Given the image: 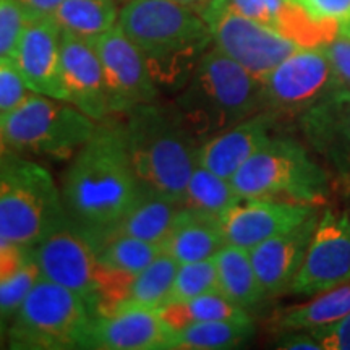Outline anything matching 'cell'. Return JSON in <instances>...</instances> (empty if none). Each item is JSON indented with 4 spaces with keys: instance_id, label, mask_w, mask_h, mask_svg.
I'll return each instance as SVG.
<instances>
[{
    "instance_id": "obj_1",
    "label": "cell",
    "mask_w": 350,
    "mask_h": 350,
    "mask_svg": "<svg viewBox=\"0 0 350 350\" xmlns=\"http://www.w3.org/2000/svg\"><path fill=\"white\" fill-rule=\"evenodd\" d=\"M120 117L98 122L93 137L72 157L62 175L60 195L65 216L93 240L96 248L143 195Z\"/></svg>"
},
{
    "instance_id": "obj_2",
    "label": "cell",
    "mask_w": 350,
    "mask_h": 350,
    "mask_svg": "<svg viewBox=\"0 0 350 350\" xmlns=\"http://www.w3.org/2000/svg\"><path fill=\"white\" fill-rule=\"evenodd\" d=\"M117 25L142 52L161 91H180L213 42L203 16L172 0H129Z\"/></svg>"
},
{
    "instance_id": "obj_3",
    "label": "cell",
    "mask_w": 350,
    "mask_h": 350,
    "mask_svg": "<svg viewBox=\"0 0 350 350\" xmlns=\"http://www.w3.org/2000/svg\"><path fill=\"white\" fill-rule=\"evenodd\" d=\"M120 120L131 165L144 190L180 201L198 165L201 142L174 100L143 104Z\"/></svg>"
},
{
    "instance_id": "obj_4",
    "label": "cell",
    "mask_w": 350,
    "mask_h": 350,
    "mask_svg": "<svg viewBox=\"0 0 350 350\" xmlns=\"http://www.w3.org/2000/svg\"><path fill=\"white\" fill-rule=\"evenodd\" d=\"M174 103L200 142L265 111L262 83L216 46L204 52Z\"/></svg>"
},
{
    "instance_id": "obj_5",
    "label": "cell",
    "mask_w": 350,
    "mask_h": 350,
    "mask_svg": "<svg viewBox=\"0 0 350 350\" xmlns=\"http://www.w3.org/2000/svg\"><path fill=\"white\" fill-rule=\"evenodd\" d=\"M242 198L319 206L329 196V177L304 144L278 137L265 143L232 177Z\"/></svg>"
},
{
    "instance_id": "obj_6",
    "label": "cell",
    "mask_w": 350,
    "mask_h": 350,
    "mask_svg": "<svg viewBox=\"0 0 350 350\" xmlns=\"http://www.w3.org/2000/svg\"><path fill=\"white\" fill-rule=\"evenodd\" d=\"M94 312L70 288L39 278L7 332L13 350L85 349Z\"/></svg>"
},
{
    "instance_id": "obj_7",
    "label": "cell",
    "mask_w": 350,
    "mask_h": 350,
    "mask_svg": "<svg viewBox=\"0 0 350 350\" xmlns=\"http://www.w3.org/2000/svg\"><path fill=\"white\" fill-rule=\"evenodd\" d=\"M64 217L60 187L44 165L12 157L0 164V237L31 250Z\"/></svg>"
},
{
    "instance_id": "obj_8",
    "label": "cell",
    "mask_w": 350,
    "mask_h": 350,
    "mask_svg": "<svg viewBox=\"0 0 350 350\" xmlns=\"http://www.w3.org/2000/svg\"><path fill=\"white\" fill-rule=\"evenodd\" d=\"M0 124L12 151L49 159H72L98 126L73 104L38 93L0 113Z\"/></svg>"
},
{
    "instance_id": "obj_9",
    "label": "cell",
    "mask_w": 350,
    "mask_h": 350,
    "mask_svg": "<svg viewBox=\"0 0 350 350\" xmlns=\"http://www.w3.org/2000/svg\"><path fill=\"white\" fill-rule=\"evenodd\" d=\"M200 15L206 21L214 46L261 83L282 60L300 49L278 29L242 15L229 0H211Z\"/></svg>"
},
{
    "instance_id": "obj_10",
    "label": "cell",
    "mask_w": 350,
    "mask_h": 350,
    "mask_svg": "<svg viewBox=\"0 0 350 350\" xmlns=\"http://www.w3.org/2000/svg\"><path fill=\"white\" fill-rule=\"evenodd\" d=\"M29 252L41 278L77 292L94 312L100 262L98 248L85 232L65 216Z\"/></svg>"
},
{
    "instance_id": "obj_11",
    "label": "cell",
    "mask_w": 350,
    "mask_h": 350,
    "mask_svg": "<svg viewBox=\"0 0 350 350\" xmlns=\"http://www.w3.org/2000/svg\"><path fill=\"white\" fill-rule=\"evenodd\" d=\"M332 67L325 47H300L262 80L265 111L304 113L332 90Z\"/></svg>"
},
{
    "instance_id": "obj_12",
    "label": "cell",
    "mask_w": 350,
    "mask_h": 350,
    "mask_svg": "<svg viewBox=\"0 0 350 350\" xmlns=\"http://www.w3.org/2000/svg\"><path fill=\"white\" fill-rule=\"evenodd\" d=\"M93 46L103 65L112 117H125L138 106L159 99L161 90L152 80L142 52L119 25L94 39Z\"/></svg>"
},
{
    "instance_id": "obj_13",
    "label": "cell",
    "mask_w": 350,
    "mask_h": 350,
    "mask_svg": "<svg viewBox=\"0 0 350 350\" xmlns=\"http://www.w3.org/2000/svg\"><path fill=\"white\" fill-rule=\"evenodd\" d=\"M350 281V222L325 211L288 294L313 297Z\"/></svg>"
},
{
    "instance_id": "obj_14",
    "label": "cell",
    "mask_w": 350,
    "mask_h": 350,
    "mask_svg": "<svg viewBox=\"0 0 350 350\" xmlns=\"http://www.w3.org/2000/svg\"><path fill=\"white\" fill-rule=\"evenodd\" d=\"M10 59L33 93L67 100L62 78V31L52 16L26 21Z\"/></svg>"
},
{
    "instance_id": "obj_15",
    "label": "cell",
    "mask_w": 350,
    "mask_h": 350,
    "mask_svg": "<svg viewBox=\"0 0 350 350\" xmlns=\"http://www.w3.org/2000/svg\"><path fill=\"white\" fill-rule=\"evenodd\" d=\"M319 206L291 201L243 198L222 217L227 243L252 250L274 235L301 224Z\"/></svg>"
},
{
    "instance_id": "obj_16",
    "label": "cell",
    "mask_w": 350,
    "mask_h": 350,
    "mask_svg": "<svg viewBox=\"0 0 350 350\" xmlns=\"http://www.w3.org/2000/svg\"><path fill=\"white\" fill-rule=\"evenodd\" d=\"M319 216L321 213L313 214L301 224L284 230L248 250L258 279L269 297L288 294V288L304 265Z\"/></svg>"
},
{
    "instance_id": "obj_17",
    "label": "cell",
    "mask_w": 350,
    "mask_h": 350,
    "mask_svg": "<svg viewBox=\"0 0 350 350\" xmlns=\"http://www.w3.org/2000/svg\"><path fill=\"white\" fill-rule=\"evenodd\" d=\"M62 78L67 103L94 122L111 117L103 65L93 42L62 33Z\"/></svg>"
},
{
    "instance_id": "obj_18",
    "label": "cell",
    "mask_w": 350,
    "mask_h": 350,
    "mask_svg": "<svg viewBox=\"0 0 350 350\" xmlns=\"http://www.w3.org/2000/svg\"><path fill=\"white\" fill-rule=\"evenodd\" d=\"M170 329L157 310L130 308L112 314H94L85 349L165 350Z\"/></svg>"
},
{
    "instance_id": "obj_19",
    "label": "cell",
    "mask_w": 350,
    "mask_h": 350,
    "mask_svg": "<svg viewBox=\"0 0 350 350\" xmlns=\"http://www.w3.org/2000/svg\"><path fill=\"white\" fill-rule=\"evenodd\" d=\"M278 119L273 112L261 111L213 135L200 144L198 164L232 180L239 169L269 142L271 129Z\"/></svg>"
},
{
    "instance_id": "obj_20",
    "label": "cell",
    "mask_w": 350,
    "mask_h": 350,
    "mask_svg": "<svg viewBox=\"0 0 350 350\" xmlns=\"http://www.w3.org/2000/svg\"><path fill=\"white\" fill-rule=\"evenodd\" d=\"M226 243L222 219L182 206L163 248L183 265L214 258Z\"/></svg>"
},
{
    "instance_id": "obj_21",
    "label": "cell",
    "mask_w": 350,
    "mask_h": 350,
    "mask_svg": "<svg viewBox=\"0 0 350 350\" xmlns=\"http://www.w3.org/2000/svg\"><path fill=\"white\" fill-rule=\"evenodd\" d=\"M219 275V292L245 312L250 313L269 295L261 286L252 262L250 252L226 243L214 256Z\"/></svg>"
},
{
    "instance_id": "obj_22",
    "label": "cell",
    "mask_w": 350,
    "mask_h": 350,
    "mask_svg": "<svg viewBox=\"0 0 350 350\" xmlns=\"http://www.w3.org/2000/svg\"><path fill=\"white\" fill-rule=\"evenodd\" d=\"M180 201L167 195L144 190L135 206L125 214L111 234L130 235L146 242L163 245L172 230L174 221L180 211ZM109 237V239H111Z\"/></svg>"
},
{
    "instance_id": "obj_23",
    "label": "cell",
    "mask_w": 350,
    "mask_h": 350,
    "mask_svg": "<svg viewBox=\"0 0 350 350\" xmlns=\"http://www.w3.org/2000/svg\"><path fill=\"white\" fill-rule=\"evenodd\" d=\"M255 334L252 318L195 323L170 331L165 350H229L242 347Z\"/></svg>"
},
{
    "instance_id": "obj_24",
    "label": "cell",
    "mask_w": 350,
    "mask_h": 350,
    "mask_svg": "<svg viewBox=\"0 0 350 350\" xmlns=\"http://www.w3.org/2000/svg\"><path fill=\"white\" fill-rule=\"evenodd\" d=\"M350 313V281L331 291L313 295L306 304L281 310L273 317L274 329L282 331H313L331 325Z\"/></svg>"
},
{
    "instance_id": "obj_25",
    "label": "cell",
    "mask_w": 350,
    "mask_h": 350,
    "mask_svg": "<svg viewBox=\"0 0 350 350\" xmlns=\"http://www.w3.org/2000/svg\"><path fill=\"white\" fill-rule=\"evenodd\" d=\"M119 13L113 0H64L52 18L62 33L93 42L117 25Z\"/></svg>"
},
{
    "instance_id": "obj_26",
    "label": "cell",
    "mask_w": 350,
    "mask_h": 350,
    "mask_svg": "<svg viewBox=\"0 0 350 350\" xmlns=\"http://www.w3.org/2000/svg\"><path fill=\"white\" fill-rule=\"evenodd\" d=\"M161 319L170 331L204 321H219V319H245L252 314L232 304L221 292L193 297L188 300L167 301L157 308Z\"/></svg>"
},
{
    "instance_id": "obj_27",
    "label": "cell",
    "mask_w": 350,
    "mask_h": 350,
    "mask_svg": "<svg viewBox=\"0 0 350 350\" xmlns=\"http://www.w3.org/2000/svg\"><path fill=\"white\" fill-rule=\"evenodd\" d=\"M242 200L230 178L221 177L198 164L187 183L180 204L222 219Z\"/></svg>"
},
{
    "instance_id": "obj_28",
    "label": "cell",
    "mask_w": 350,
    "mask_h": 350,
    "mask_svg": "<svg viewBox=\"0 0 350 350\" xmlns=\"http://www.w3.org/2000/svg\"><path fill=\"white\" fill-rule=\"evenodd\" d=\"M178 262L163 252L150 266L133 275L119 312L130 308H161L169 299Z\"/></svg>"
},
{
    "instance_id": "obj_29",
    "label": "cell",
    "mask_w": 350,
    "mask_h": 350,
    "mask_svg": "<svg viewBox=\"0 0 350 350\" xmlns=\"http://www.w3.org/2000/svg\"><path fill=\"white\" fill-rule=\"evenodd\" d=\"M163 252V245L130 235H113L99 245L98 258L107 268L135 274L150 266Z\"/></svg>"
},
{
    "instance_id": "obj_30",
    "label": "cell",
    "mask_w": 350,
    "mask_h": 350,
    "mask_svg": "<svg viewBox=\"0 0 350 350\" xmlns=\"http://www.w3.org/2000/svg\"><path fill=\"white\" fill-rule=\"evenodd\" d=\"M219 292V275L214 258L178 265L167 301L188 300ZM165 301V304H167Z\"/></svg>"
},
{
    "instance_id": "obj_31",
    "label": "cell",
    "mask_w": 350,
    "mask_h": 350,
    "mask_svg": "<svg viewBox=\"0 0 350 350\" xmlns=\"http://www.w3.org/2000/svg\"><path fill=\"white\" fill-rule=\"evenodd\" d=\"M39 278L41 273L31 258L23 269L0 282V345L7 344L8 327Z\"/></svg>"
},
{
    "instance_id": "obj_32",
    "label": "cell",
    "mask_w": 350,
    "mask_h": 350,
    "mask_svg": "<svg viewBox=\"0 0 350 350\" xmlns=\"http://www.w3.org/2000/svg\"><path fill=\"white\" fill-rule=\"evenodd\" d=\"M321 23L338 26V34L350 38V0H295Z\"/></svg>"
},
{
    "instance_id": "obj_33",
    "label": "cell",
    "mask_w": 350,
    "mask_h": 350,
    "mask_svg": "<svg viewBox=\"0 0 350 350\" xmlns=\"http://www.w3.org/2000/svg\"><path fill=\"white\" fill-rule=\"evenodd\" d=\"M31 93L10 57H0V113L20 106Z\"/></svg>"
},
{
    "instance_id": "obj_34",
    "label": "cell",
    "mask_w": 350,
    "mask_h": 350,
    "mask_svg": "<svg viewBox=\"0 0 350 350\" xmlns=\"http://www.w3.org/2000/svg\"><path fill=\"white\" fill-rule=\"evenodd\" d=\"M323 47L332 67V91L350 99V38L338 34Z\"/></svg>"
},
{
    "instance_id": "obj_35",
    "label": "cell",
    "mask_w": 350,
    "mask_h": 350,
    "mask_svg": "<svg viewBox=\"0 0 350 350\" xmlns=\"http://www.w3.org/2000/svg\"><path fill=\"white\" fill-rule=\"evenodd\" d=\"M26 18L16 0H0V57H12Z\"/></svg>"
},
{
    "instance_id": "obj_36",
    "label": "cell",
    "mask_w": 350,
    "mask_h": 350,
    "mask_svg": "<svg viewBox=\"0 0 350 350\" xmlns=\"http://www.w3.org/2000/svg\"><path fill=\"white\" fill-rule=\"evenodd\" d=\"M323 350H350V313L331 325L310 331Z\"/></svg>"
},
{
    "instance_id": "obj_37",
    "label": "cell",
    "mask_w": 350,
    "mask_h": 350,
    "mask_svg": "<svg viewBox=\"0 0 350 350\" xmlns=\"http://www.w3.org/2000/svg\"><path fill=\"white\" fill-rule=\"evenodd\" d=\"M29 260H31L29 248L0 237V282L7 281L23 269Z\"/></svg>"
},
{
    "instance_id": "obj_38",
    "label": "cell",
    "mask_w": 350,
    "mask_h": 350,
    "mask_svg": "<svg viewBox=\"0 0 350 350\" xmlns=\"http://www.w3.org/2000/svg\"><path fill=\"white\" fill-rule=\"evenodd\" d=\"M274 344L278 349L287 350H323L310 331H282Z\"/></svg>"
},
{
    "instance_id": "obj_39",
    "label": "cell",
    "mask_w": 350,
    "mask_h": 350,
    "mask_svg": "<svg viewBox=\"0 0 350 350\" xmlns=\"http://www.w3.org/2000/svg\"><path fill=\"white\" fill-rule=\"evenodd\" d=\"M64 0H16L26 21L51 18Z\"/></svg>"
},
{
    "instance_id": "obj_40",
    "label": "cell",
    "mask_w": 350,
    "mask_h": 350,
    "mask_svg": "<svg viewBox=\"0 0 350 350\" xmlns=\"http://www.w3.org/2000/svg\"><path fill=\"white\" fill-rule=\"evenodd\" d=\"M229 2L234 5L235 10L242 13V15L258 21V23H262L269 26V28H273V20H271V15L268 8H266L265 0H229Z\"/></svg>"
},
{
    "instance_id": "obj_41",
    "label": "cell",
    "mask_w": 350,
    "mask_h": 350,
    "mask_svg": "<svg viewBox=\"0 0 350 350\" xmlns=\"http://www.w3.org/2000/svg\"><path fill=\"white\" fill-rule=\"evenodd\" d=\"M172 2L180 3V5H183V7H188V8H191V10L201 13L203 12V8L206 7L211 0H172Z\"/></svg>"
},
{
    "instance_id": "obj_42",
    "label": "cell",
    "mask_w": 350,
    "mask_h": 350,
    "mask_svg": "<svg viewBox=\"0 0 350 350\" xmlns=\"http://www.w3.org/2000/svg\"><path fill=\"white\" fill-rule=\"evenodd\" d=\"M10 152H12V150L8 148L5 135H3V130H2V124H0V164L10 157Z\"/></svg>"
},
{
    "instance_id": "obj_43",
    "label": "cell",
    "mask_w": 350,
    "mask_h": 350,
    "mask_svg": "<svg viewBox=\"0 0 350 350\" xmlns=\"http://www.w3.org/2000/svg\"><path fill=\"white\" fill-rule=\"evenodd\" d=\"M347 219H349V222H350V211H349V216H347Z\"/></svg>"
}]
</instances>
